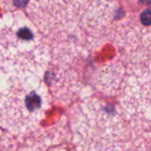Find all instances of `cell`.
Returning <instances> with one entry per match:
<instances>
[{
  "label": "cell",
  "instance_id": "cell-1",
  "mask_svg": "<svg viewBox=\"0 0 151 151\" xmlns=\"http://www.w3.org/2000/svg\"><path fill=\"white\" fill-rule=\"evenodd\" d=\"M141 21L142 24L149 26L150 24V11L149 9L145 10L141 17Z\"/></svg>",
  "mask_w": 151,
  "mask_h": 151
}]
</instances>
